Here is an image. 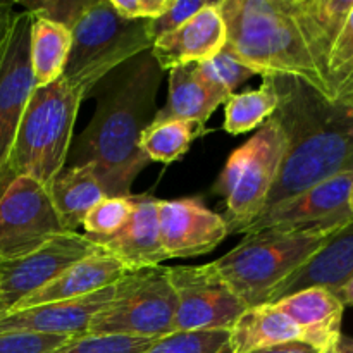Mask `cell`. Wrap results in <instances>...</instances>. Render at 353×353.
<instances>
[{
	"instance_id": "cell-1",
	"label": "cell",
	"mask_w": 353,
	"mask_h": 353,
	"mask_svg": "<svg viewBox=\"0 0 353 353\" xmlns=\"http://www.w3.org/2000/svg\"><path fill=\"white\" fill-rule=\"evenodd\" d=\"M121 68L99 97L95 114L69 162L93 165L107 196L133 195L134 179L150 164L140 148V138L159 112L162 69L154 55L145 52Z\"/></svg>"
},
{
	"instance_id": "cell-2",
	"label": "cell",
	"mask_w": 353,
	"mask_h": 353,
	"mask_svg": "<svg viewBox=\"0 0 353 353\" xmlns=\"http://www.w3.org/2000/svg\"><path fill=\"white\" fill-rule=\"evenodd\" d=\"M274 117L286 140L279 176L265 209L353 169V110L290 76H274ZM264 209V210H265Z\"/></svg>"
},
{
	"instance_id": "cell-3",
	"label": "cell",
	"mask_w": 353,
	"mask_h": 353,
	"mask_svg": "<svg viewBox=\"0 0 353 353\" xmlns=\"http://www.w3.org/2000/svg\"><path fill=\"white\" fill-rule=\"evenodd\" d=\"M226 45L255 76H290L330 97L310 57L290 0H219Z\"/></svg>"
},
{
	"instance_id": "cell-4",
	"label": "cell",
	"mask_w": 353,
	"mask_h": 353,
	"mask_svg": "<svg viewBox=\"0 0 353 353\" xmlns=\"http://www.w3.org/2000/svg\"><path fill=\"white\" fill-rule=\"evenodd\" d=\"M350 221L300 228H269L245 234L214 265L247 309L268 303L272 290L302 268Z\"/></svg>"
},
{
	"instance_id": "cell-5",
	"label": "cell",
	"mask_w": 353,
	"mask_h": 353,
	"mask_svg": "<svg viewBox=\"0 0 353 353\" xmlns=\"http://www.w3.org/2000/svg\"><path fill=\"white\" fill-rule=\"evenodd\" d=\"M83 100L85 93L64 78L33 90L0 178V195L21 176L50 188L68 162Z\"/></svg>"
},
{
	"instance_id": "cell-6",
	"label": "cell",
	"mask_w": 353,
	"mask_h": 353,
	"mask_svg": "<svg viewBox=\"0 0 353 353\" xmlns=\"http://www.w3.org/2000/svg\"><path fill=\"white\" fill-rule=\"evenodd\" d=\"M72 47L62 78L85 99L114 69L152 50L148 21L124 19L110 0H88L71 28Z\"/></svg>"
},
{
	"instance_id": "cell-7",
	"label": "cell",
	"mask_w": 353,
	"mask_h": 353,
	"mask_svg": "<svg viewBox=\"0 0 353 353\" xmlns=\"http://www.w3.org/2000/svg\"><path fill=\"white\" fill-rule=\"evenodd\" d=\"M285 150V133L279 121L272 116L250 140L231 152L214 186L226 202L223 217L230 234H243L265 209Z\"/></svg>"
},
{
	"instance_id": "cell-8",
	"label": "cell",
	"mask_w": 353,
	"mask_h": 353,
	"mask_svg": "<svg viewBox=\"0 0 353 353\" xmlns=\"http://www.w3.org/2000/svg\"><path fill=\"white\" fill-rule=\"evenodd\" d=\"M176 296L168 265L128 271L112 302L92 321L88 334L161 340L176 333Z\"/></svg>"
},
{
	"instance_id": "cell-9",
	"label": "cell",
	"mask_w": 353,
	"mask_h": 353,
	"mask_svg": "<svg viewBox=\"0 0 353 353\" xmlns=\"http://www.w3.org/2000/svg\"><path fill=\"white\" fill-rule=\"evenodd\" d=\"M168 276L176 296V333L231 331L247 310L214 262L171 265Z\"/></svg>"
},
{
	"instance_id": "cell-10",
	"label": "cell",
	"mask_w": 353,
	"mask_h": 353,
	"mask_svg": "<svg viewBox=\"0 0 353 353\" xmlns=\"http://www.w3.org/2000/svg\"><path fill=\"white\" fill-rule=\"evenodd\" d=\"M65 233L47 188L33 178L14 179L0 195V261L19 259Z\"/></svg>"
},
{
	"instance_id": "cell-11",
	"label": "cell",
	"mask_w": 353,
	"mask_h": 353,
	"mask_svg": "<svg viewBox=\"0 0 353 353\" xmlns=\"http://www.w3.org/2000/svg\"><path fill=\"white\" fill-rule=\"evenodd\" d=\"M102 252V248L78 231L57 234L40 248L19 259L0 261V303L10 312L26 296L43 288L76 262Z\"/></svg>"
},
{
	"instance_id": "cell-12",
	"label": "cell",
	"mask_w": 353,
	"mask_h": 353,
	"mask_svg": "<svg viewBox=\"0 0 353 353\" xmlns=\"http://www.w3.org/2000/svg\"><path fill=\"white\" fill-rule=\"evenodd\" d=\"M31 23L33 16L28 10L16 14L9 43L0 61V178L31 93L37 88L30 61Z\"/></svg>"
},
{
	"instance_id": "cell-13",
	"label": "cell",
	"mask_w": 353,
	"mask_h": 353,
	"mask_svg": "<svg viewBox=\"0 0 353 353\" xmlns=\"http://www.w3.org/2000/svg\"><path fill=\"white\" fill-rule=\"evenodd\" d=\"M157 216L168 259L209 254L230 236L224 217L212 212L200 199L159 200Z\"/></svg>"
},
{
	"instance_id": "cell-14",
	"label": "cell",
	"mask_w": 353,
	"mask_h": 353,
	"mask_svg": "<svg viewBox=\"0 0 353 353\" xmlns=\"http://www.w3.org/2000/svg\"><path fill=\"white\" fill-rule=\"evenodd\" d=\"M353 185V169L333 176L293 199L262 210L261 216L245 230L243 234L269 228H300L331 221H350L353 212L348 196Z\"/></svg>"
},
{
	"instance_id": "cell-15",
	"label": "cell",
	"mask_w": 353,
	"mask_h": 353,
	"mask_svg": "<svg viewBox=\"0 0 353 353\" xmlns=\"http://www.w3.org/2000/svg\"><path fill=\"white\" fill-rule=\"evenodd\" d=\"M116 283L86 296L43 305L26 307L0 316V333L28 331V333L54 334V336L81 338L88 334L92 321L112 302Z\"/></svg>"
},
{
	"instance_id": "cell-16",
	"label": "cell",
	"mask_w": 353,
	"mask_h": 353,
	"mask_svg": "<svg viewBox=\"0 0 353 353\" xmlns=\"http://www.w3.org/2000/svg\"><path fill=\"white\" fill-rule=\"evenodd\" d=\"M226 45V24L219 10V0L186 21L172 33L157 38L152 45L150 54L162 71L200 64L219 54Z\"/></svg>"
},
{
	"instance_id": "cell-17",
	"label": "cell",
	"mask_w": 353,
	"mask_h": 353,
	"mask_svg": "<svg viewBox=\"0 0 353 353\" xmlns=\"http://www.w3.org/2000/svg\"><path fill=\"white\" fill-rule=\"evenodd\" d=\"M157 203L159 199L148 193L137 195V205L130 221L112 236L93 241L117 259L128 271L162 265L169 259L162 248Z\"/></svg>"
},
{
	"instance_id": "cell-18",
	"label": "cell",
	"mask_w": 353,
	"mask_h": 353,
	"mask_svg": "<svg viewBox=\"0 0 353 353\" xmlns=\"http://www.w3.org/2000/svg\"><path fill=\"white\" fill-rule=\"evenodd\" d=\"M353 276V217L330 238L319 252L312 255L290 278L279 283L269 295L268 303H274L292 293L305 288H326L336 292Z\"/></svg>"
},
{
	"instance_id": "cell-19",
	"label": "cell",
	"mask_w": 353,
	"mask_h": 353,
	"mask_svg": "<svg viewBox=\"0 0 353 353\" xmlns=\"http://www.w3.org/2000/svg\"><path fill=\"white\" fill-rule=\"evenodd\" d=\"M274 305L299 327L302 341L327 350L341 336L345 307L326 288H305L274 302Z\"/></svg>"
},
{
	"instance_id": "cell-20",
	"label": "cell",
	"mask_w": 353,
	"mask_h": 353,
	"mask_svg": "<svg viewBox=\"0 0 353 353\" xmlns=\"http://www.w3.org/2000/svg\"><path fill=\"white\" fill-rule=\"evenodd\" d=\"M126 272L128 269L112 255L103 250L97 252V254L72 264L43 288L37 290L23 302L17 303V307H14L12 310L86 296L117 283Z\"/></svg>"
},
{
	"instance_id": "cell-21",
	"label": "cell",
	"mask_w": 353,
	"mask_h": 353,
	"mask_svg": "<svg viewBox=\"0 0 353 353\" xmlns=\"http://www.w3.org/2000/svg\"><path fill=\"white\" fill-rule=\"evenodd\" d=\"M290 7L307 50L326 83L327 61L353 9V0H290Z\"/></svg>"
},
{
	"instance_id": "cell-22",
	"label": "cell",
	"mask_w": 353,
	"mask_h": 353,
	"mask_svg": "<svg viewBox=\"0 0 353 353\" xmlns=\"http://www.w3.org/2000/svg\"><path fill=\"white\" fill-rule=\"evenodd\" d=\"M65 231H78L86 214L107 196L93 165H68L48 188Z\"/></svg>"
},
{
	"instance_id": "cell-23",
	"label": "cell",
	"mask_w": 353,
	"mask_h": 353,
	"mask_svg": "<svg viewBox=\"0 0 353 353\" xmlns=\"http://www.w3.org/2000/svg\"><path fill=\"white\" fill-rule=\"evenodd\" d=\"M226 100L200 79L193 65L174 68L169 71L168 102L159 109L155 121L179 119L205 126L209 117Z\"/></svg>"
},
{
	"instance_id": "cell-24",
	"label": "cell",
	"mask_w": 353,
	"mask_h": 353,
	"mask_svg": "<svg viewBox=\"0 0 353 353\" xmlns=\"http://www.w3.org/2000/svg\"><path fill=\"white\" fill-rule=\"evenodd\" d=\"M230 341L233 353H250L259 348L302 341V334L274 303H264L241 314L230 331Z\"/></svg>"
},
{
	"instance_id": "cell-25",
	"label": "cell",
	"mask_w": 353,
	"mask_h": 353,
	"mask_svg": "<svg viewBox=\"0 0 353 353\" xmlns=\"http://www.w3.org/2000/svg\"><path fill=\"white\" fill-rule=\"evenodd\" d=\"M72 47L69 28L45 17H34L31 23L30 61L34 86L43 88L64 76Z\"/></svg>"
},
{
	"instance_id": "cell-26",
	"label": "cell",
	"mask_w": 353,
	"mask_h": 353,
	"mask_svg": "<svg viewBox=\"0 0 353 353\" xmlns=\"http://www.w3.org/2000/svg\"><path fill=\"white\" fill-rule=\"evenodd\" d=\"M279 105V93L274 76H264L257 90L233 93L224 103V131L241 134L261 128L274 116Z\"/></svg>"
},
{
	"instance_id": "cell-27",
	"label": "cell",
	"mask_w": 353,
	"mask_h": 353,
	"mask_svg": "<svg viewBox=\"0 0 353 353\" xmlns=\"http://www.w3.org/2000/svg\"><path fill=\"white\" fill-rule=\"evenodd\" d=\"M203 126L192 121H154L140 138V148L150 162L171 164L185 157Z\"/></svg>"
},
{
	"instance_id": "cell-28",
	"label": "cell",
	"mask_w": 353,
	"mask_h": 353,
	"mask_svg": "<svg viewBox=\"0 0 353 353\" xmlns=\"http://www.w3.org/2000/svg\"><path fill=\"white\" fill-rule=\"evenodd\" d=\"M193 68L209 88H212L214 92L226 97V99H230L245 81L255 76V72L250 68L236 61L224 48L209 61L193 64Z\"/></svg>"
},
{
	"instance_id": "cell-29",
	"label": "cell",
	"mask_w": 353,
	"mask_h": 353,
	"mask_svg": "<svg viewBox=\"0 0 353 353\" xmlns=\"http://www.w3.org/2000/svg\"><path fill=\"white\" fill-rule=\"evenodd\" d=\"M134 205H137V195L105 196L86 214L83 221L86 236L99 240L116 234L130 221Z\"/></svg>"
},
{
	"instance_id": "cell-30",
	"label": "cell",
	"mask_w": 353,
	"mask_h": 353,
	"mask_svg": "<svg viewBox=\"0 0 353 353\" xmlns=\"http://www.w3.org/2000/svg\"><path fill=\"white\" fill-rule=\"evenodd\" d=\"M145 353H233L230 331L172 333L155 341Z\"/></svg>"
},
{
	"instance_id": "cell-31",
	"label": "cell",
	"mask_w": 353,
	"mask_h": 353,
	"mask_svg": "<svg viewBox=\"0 0 353 353\" xmlns=\"http://www.w3.org/2000/svg\"><path fill=\"white\" fill-rule=\"evenodd\" d=\"M353 78V9L331 50L326 69V85L331 99Z\"/></svg>"
},
{
	"instance_id": "cell-32",
	"label": "cell",
	"mask_w": 353,
	"mask_h": 353,
	"mask_svg": "<svg viewBox=\"0 0 353 353\" xmlns=\"http://www.w3.org/2000/svg\"><path fill=\"white\" fill-rule=\"evenodd\" d=\"M157 340L130 336H103L86 334L68 341L52 353H145Z\"/></svg>"
},
{
	"instance_id": "cell-33",
	"label": "cell",
	"mask_w": 353,
	"mask_h": 353,
	"mask_svg": "<svg viewBox=\"0 0 353 353\" xmlns=\"http://www.w3.org/2000/svg\"><path fill=\"white\" fill-rule=\"evenodd\" d=\"M71 338L54 334L7 331L0 333V353H52L64 347Z\"/></svg>"
},
{
	"instance_id": "cell-34",
	"label": "cell",
	"mask_w": 353,
	"mask_h": 353,
	"mask_svg": "<svg viewBox=\"0 0 353 353\" xmlns=\"http://www.w3.org/2000/svg\"><path fill=\"white\" fill-rule=\"evenodd\" d=\"M212 0H171V6L154 21H148L150 34L154 41L164 34L172 33L192 19L199 10L209 6Z\"/></svg>"
},
{
	"instance_id": "cell-35",
	"label": "cell",
	"mask_w": 353,
	"mask_h": 353,
	"mask_svg": "<svg viewBox=\"0 0 353 353\" xmlns=\"http://www.w3.org/2000/svg\"><path fill=\"white\" fill-rule=\"evenodd\" d=\"M86 2L88 0H34V2L21 3L31 16L45 17L71 30L85 9Z\"/></svg>"
},
{
	"instance_id": "cell-36",
	"label": "cell",
	"mask_w": 353,
	"mask_h": 353,
	"mask_svg": "<svg viewBox=\"0 0 353 353\" xmlns=\"http://www.w3.org/2000/svg\"><path fill=\"white\" fill-rule=\"evenodd\" d=\"M119 16L131 21H154L171 6V0H110Z\"/></svg>"
},
{
	"instance_id": "cell-37",
	"label": "cell",
	"mask_w": 353,
	"mask_h": 353,
	"mask_svg": "<svg viewBox=\"0 0 353 353\" xmlns=\"http://www.w3.org/2000/svg\"><path fill=\"white\" fill-rule=\"evenodd\" d=\"M16 14L12 2H0V61H2L7 43H9Z\"/></svg>"
},
{
	"instance_id": "cell-38",
	"label": "cell",
	"mask_w": 353,
	"mask_h": 353,
	"mask_svg": "<svg viewBox=\"0 0 353 353\" xmlns=\"http://www.w3.org/2000/svg\"><path fill=\"white\" fill-rule=\"evenodd\" d=\"M324 350L321 348L312 347L309 343H303V341H290V343H281L274 345V347H265L259 348L250 353H323Z\"/></svg>"
},
{
	"instance_id": "cell-39",
	"label": "cell",
	"mask_w": 353,
	"mask_h": 353,
	"mask_svg": "<svg viewBox=\"0 0 353 353\" xmlns=\"http://www.w3.org/2000/svg\"><path fill=\"white\" fill-rule=\"evenodd\" d=\"M333 293H334V296H336V299L343 303V307H353V276Z\"/></svg>"
},
{
	"instance_id": "cell-40",
	"label": "cell",
	"mask_w": 353,
	"mask_h": 353,
	"mask_svg": "<svg viewBox=\"0 0 353 353\" xmlns=\"http://www.w3.org/2000/svg\"><path fill=\"white\" fill-rule=\"evenodd\" d=\"M334 100L340 103H343V105L350 107V109L353 110V78L343 86V88L340 90V92L336 93Z\"/></svg>"
},
{
	"instance_id": "cell-41",
	"label": "cell",
	"mask_w": 353,
	"mask_h": 353,
	"mask_svg": "<svg viewBox=\"0 0 353 353\" xmlns=\"http://www.w3.org/2000/svg\"><path fill=\"white\" fill-rule=\"evenodd\" d=\"M334 353H353V338L341 334L336 343L333 345Z\"/></svg>"
},
{
	"instance_id": "cell-42",
	"label": "cell",
	"mask_w": 353,
	"mask_h": 353,
	"mask_svg": "<svg viewBox=\"0 0 353 353\" xmlns=\"http://www.w3.org/2000/svg\"><path fill=\"white\" fill-rule=\"evenodd\" d=\"M348 207H350V210L353 212V185H352V190H350V196H348Z\"/></svg>"
},
{
	"instance_id": "cell-43",
	"label": "cell",
	"mask_w": 353,
	"mask_h": 353,
	"mask_svg": "<svg viewBox=\"0 0 353 353\" xmlns=\"http://www.w3.org/2000/svg\"><path fill=\"white\" fill-rule=\"evenodd\" d=\"M323 353H334V350H333V347H331V348H327V350H324Z\"/></svg>"
},
{
	"instance_id": "cell-44",
	"label": "cell",
	"mask_w": 353,
	"mask_h": 353,
	"mask_svg": "<svg viewBox=\"0 0 353 353\" xmlns=\"http://www.w3.org/2000/svg\"><path fill=\"white\" fill-rule=\"evenodd\" d=\"M0 316H3V309H2V303H0Z\"/></svg>"
}]
</instances>
